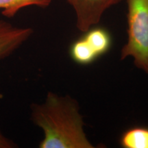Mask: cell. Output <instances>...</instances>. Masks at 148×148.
<instances>
[{"label": "cell", "mask_w": 148, "mask_h": 148, "mask_svg": "<svg viewBox=\"0 0 148 148\" xmlns=\"http://www.w3.org/2000/svg\"><path fill=\"white\" fill-rule=\"evenodd\" d=\"M84 38L87 40L96 54L101 56L106 53L111 47L112 39L110 33L102 27L90 28L86 31Z\"/></svg>", "instance_id": "obj_5"}, {"label": "cell", "mask_w": 148, "mask_h": 148, "mask_svg": "<svg viewBox=\"0 0 148 148\" xmlns=\"http://www.w3.org/2000/svg\"><path fill=\"white\" fill-rule=\"evenodd\" d=\"M70 55L75 62L84 65L92 63L98 58L84 37L73 42L70 47Z\"/></svg>", "instance_id": "obj_8"}, {"label": "cell", "mask_w": 148, "mask_h": 148, "mask_svg": "<svg viewBox=\"0 0 148 148\" xmlns=\"http://www.w3.org/2000/svg\"><path fill=\"white\" fill-rule=\"evenodd\" d=\"M18 147L17 144L10 138L5 136L0 130V148H16Z\"/></svg>", "instance_id": "obj_9"}, {"label": "cell", "mask_w": 148, "mask_h": 148, "mask_svg": "<svg viewBox=\"0 0 148 148\" xmlns=\"http://www.w3.org/2000/svg\"><path fill=\"white\" fill-rule=\"evenodd\" d=\"M66 1H67V3H69L70 5H72V3H73V0H66Z\"/></svg>", "instance_id": "obj_10"}, {"label": "cell", "mask_w": 148, "mask_h": 148, "mask_svg": "<svg viewBox=\"0 0 148 148\" xmlns=\"http://www.w3.org/2000/svg\"><path fill=\"white\" fill-rule=\"evenodd\" d=\"M127 39L121 59L132 58L135 66L148 74V0H126Z\"/></svg>", "instance_id": "obj_2"}, {"label": "cell", "mask_w": 148, "mask_h": 148, "mask_svg": "<svg viewBox=\"0 0 148 148\" xmlns=\"http://www.w3.org/2000/svg\"><path fill=\"white\" fill-rule=\"evenodd\" d=\"M120 144L124 148H148V127H132L123 133Z\"/></svg>", "instance_id": "obj_7"}, {"label": "cell", "mask_w": 148, "mask_h": 148, "mask_svg": "<svg viewBox=\"0 0 148 148\" xmlns=\"http://www.w3.org/2000/svg\"><path fill=\"white\" fill-rule=\"evenodd\" d=\"M78 103L48 92L45 101L30 106L31 120L43 132L40 148H93L84 130Z\"/></svg>", "instance_id": "obj_1"}, {"label": "cell", "mask_w": 148, "mask_h": 148, "mask_svg": "<svg viewBox=\"0 0 148 148\" xmlns=\"http://www.w3.org/2000/svg\"><path fill=\"white\" fill-rule=\"evenodd\" d=\"M122 0H73L72 6L76 16V26L79 30L86 32L97 25L101 16L112 5Z\"/></svg>", "instance_id": "obj_3"}, {"label": "cell", "mask_w": 148, "mask_h": 148, "mask_svg": "<svg viewBox=\"0 0 148 148\" xmlns=\"http://www.w3.org/2000/svg\"><path fill=\"white\" fill-rule=\"evenodd\" d=\"M52 0H0V10L5 17L12 18L23 8L36 6L45 8Z\"/></svg>", "instance_id": "obj_6"}, {"label": "cell", "mask_w": 148, "mask_h": 148, "mask_svg": "<svg viewBox=\"0 0 148 148\" xmlns=\"http://www.w3.org/2000/svg\"><path fill=\"white\" fill-rule=\"evenodd\" d=\"M33 32L31 27L14 26L10 22L0 20V60L13 54L29 40Z\"/></svg>", "instance_id": "obj_4"}]
</instances>
